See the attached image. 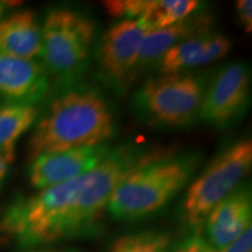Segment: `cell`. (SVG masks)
I'll return each mask as SVG.
<instances>
[{
	"label": "cell",
	"mask_w": 252,
	"mask_h": 252,
	"mask_svg": "<svg viewBox=\"0 0 252 252\" xmlns=\"http://www.w3.org/2000/svg\"><path fill=\"white\" fill-rule=\"evenodd\" d=\"M251 93V71L247 63L222 67L206 86L200 119L219 130L236 124L247 112Z\"/></svg>",
	"instance_id": "7"
},
{
	"label": "cell",
	"mask_w": 252,
	"mask_h": 252,
	"mask_svg": "<svg viewBox=\"0 0 252 252\" xmlns=\"http://www.w3.org/2000/svg\"><path fill=\"white\" fill-rule=\"evenodd\" d=\"M111 150L106 144L42 154L31 161L28 180L34 188L37 189L64 184L87 174L99 166Z\"/></svg>",
	"instance_id": "9"
},
{
	"label": "cell",
	"mask_w": 252,
	"mask_h": 252,
	"mask_svg": "<svg viewBox=\"0 0 252 252\" xmlns=\"http://www.w3.org/2000/svg\"><path fill=\"white\" fill-rule=\"evenodd\" d=\"M207 82L200 75L178 72L150 78L132 98L135 115L159 128H184L200 119Z\"/></svg>",
	"instance_id": "4"
},
{
	"label": "cell",
	"mask_w": 252,
	"mask_h": 252,
	"mask_svg": "<svg viewBox=\"0 0 252 252\" xmlns=\"http://www.w3.org/2000/svg\"><path fill=\"white\" fill-rule=\"evenodd\" d=\"M172 252H217V250L208 243L207 239L198 235H194L185 239L178 248L172 250Z\"/></svg>",
	"instance_id": "19"
},
{
	"label": "cell",
	"mask_w": 252,
	"mask_h": 252,
	"mask_svg": "<svg viewBox=\"0 0 252 252\" xmlns=\"http://www.w3.org/2000/svg\"><path fill=\"white\" fill-rule=\"evenodd\" d=\"M11 165H12L11 162L7 161V160H6L2 156H0V186H1V184L6 179V176H7L9 166Z\"/></svg>",
	"instance_id": "22"
},
{
	"label": "cell",
	"mask_w": 252,
	"mask_h": 252,
	"mask_svg": "<svg viewBox=\"0 0 252 252\" xmlns=\"http://www.w3.org/2000/svg\"><path fill=\"white\" fill-rule=\"evenodd\" d=\"M64 86L34 124L30 162L42 154L106 145L115 135V112L98 90L74 82Z\"/></svg>",
	"instance_id": "2"
},
{
	"label": "cell",
	"mask_w": 252,
	"mask_h": 252,
	"mask_svg": "<svg viewBox=\"0 0 252 252\" xmlns=\"http://www.w3.org/2000/svg\"><path fill=\"white\" fill-rule=\"evenodd\" d=\"M251 167V139L236 140L223 147L189 185L181 208L186 228L198 235L210 212L243 184Z\"/></svg>",
	"instance_id": "5"
},
{
	"label": "cell",
	"mask_w": 252,
	"mask_h": 252,
	"mask_svg": "<svg viewBox=\"0 0 252 252\" xmlns=\"http://www.w3.org/2000/svg\"><path fill=\"white\" fill-rule=\"evenodd\" d=\"M108 252H172V241L165 232L147 230L116 238Z\"/></svg>",
	"instance_id": "17"
},
{
	"label": "cell",
	"mask_w": 252,
	"mask_h": 252,
	"mask_svg": "<svg viewBox=\"0 0 252 252\" xmlns=\"http://www.w3.org/2000/svg\"><path fill=\"white\" fill-rule=\"evenodd\" d=\"M210 34V31L201 32L169 48L157 64L160 74H178L197 68L198 59Z\"/></svg>",
	"instance_id": "16"
},
{
	"label": "cell",
	"mask_w": 252,
	"mask_h": 252,
	"mask_svg": "<svg viewBox=\"0 0 252 252\" xmlns=\"http://www.w3.org/2000/svg\"><path fill=\"white\" fill-rule=\"evenodd\" d=\"M4 9H5V2L0 1V18H1L2 13H4Z\"/></svg>",
	"instance_id": "24"
},
{
	"label": "cell",
	"mask_w": 252,
	"mask_h": 252,
	"mask_svg": "<svg viewBox=\"0 0 252 252\" xmlns=\"http://www.w3.org/2000/svg\"><path fill=\"white\" fill-rule=\"evenodd\" d=\"M42 26V64L48 74L69 84L86 68L96 34L88 15L67 7L47 12Z\"/></svg>",
	"instance_id": "6"
},
{
	"label": "cell",
	"mask_w": 252,
	"mask_h": 252,
	"mask_svg": "<svg viewBox=\"0 0 252 252\" xmlns=\"http://www.w3.org/2000/svg\"><path fill=\"white\" fill-rule=\"evenodd\" d=\"M48 71L36 60L0 53V99L6 104L36 105L48 94Z\"/></svg>",
	"instance_id": "10"
},
{
	"label": "cell",
	"mask_w": 252,
	"mask_h": 252,
	"mask_svg": "<svg viewBox=\"0 0 252 252\" xmlns=\"http://www.w3.org/2000/svg\"><path fill=\"white\" fill-rule=\"evenodd\" d=\"M103 6L111 17L138 19L153 31L186 20L201 5L196 0H108Z\"/></svg>",
	"instance_id": "12"
},
{
	"label": "cell",
	"mask_w": 252,
	"mask_h": 252,
	"mask_svg": "<svg viewBox=\"0 0 252 252\" xmlns=\"http://www.w3.org/2000/svg\"><path fill=\"white\" fill-rule=\"evenodd\" d=\"M251 187L243 182L208 215L203 225L208 243L216 250L226 247L251 226Z\"/></svg>",
	"instance_id": "11"
},
{
	"label": "cell",
	"mask_w": 252,
	"mask_h": 252,
	"mask_svg": "<svg viewBox=\"0 0 252 252\" xmlns=\"http://www.w3.org/2000/svg\"><path fill=\"white\" fill-rule=\"evenodd\" d=\"M147 32L149 28L138 19H122L104 33L98 64L106 83L118 89L133 78L141 41Z\"/></svg>",
	"instance_id": "8"
},
{
	"label": "cell",
	"mask_w": 252,
	"mask_h": 252,
	"mask_svg": "<svg viewBox=\"0 0 252 252\" xmlns=\"http://www.w3.org/2000/svg\"><path fill=\"white\" fill-rule=\"evenodd\" d=\"M0 53L35 60L42 55V26L35 12L24 9L0 20Z\"/></svg>",
	"instance_id": "13"
},
{
	"label": "cell",
	"mask_w": 252,
	"mask_h": 252,
	"mask_svg": "<svg viewBox=\"0 0 252 252\" xmlns=\"http://www.w3.org/2000/svg\"><path fill=\"white\" fill-rule=\"evenodd\" d=\"M236 14L245 33L252 32V1L251 0H238L236 1Z\"/></svg>",
	"instance_id": "21"
},
{
	"label": "cell",
	"mask_w": 252,
	"mask_h": 252,
	"mask_svg": "<svg viewBox=\"0 0 252 252\" xmlns=\"http://www.w3.org/2000/svg\"><path fill=\"white\" fill-rule=\"evenodd\" d=\"M198 163V154L154 152L117 185L110 197L109 213L119 220L154 215L190 184Z\"/></svg>",
	"instance_id": "3"
},
{
	"label": "cell",
	"mask_w": 252,
	"mask_h": 252,
	"mask_svg": "<svg viewBox=\"0 0 252 252\" xmlns=\"http://www.w3.org/2000/svg\"><path fill=\"white\" fill-rule=\"evenodd\" d=\"M217 252H252V229L251 226L239 235L235 241L229 243Z\"/></svg>",
	"instance_id": "20"
},
{
	"label": "cell",
	"mask_w": 252,
	"mask_h": 252,
	"mask_svg": "<svg viewBox=\"0 0 252 252\" xmlns=\"http://www.w3.org/2000/svg\"><path fill=\"white\" fill-rule=\"evenodd\" d=\"M230 49H231V41H230L229 37L222 35V34H215L212 32V34L208 37L206 45L203 47L200 59H198L197 68L225 58L230 53Z\"/></svg>",
	"instance_id": "18"
},
{
	"label": "cell",
	"mask_w": 252,
	"mask_h": 252,
	"mask_svg": "<svg viewBox=\"0 0 252 252\" xmlns=\"http://www.w3.org/2000/svg\"><path fill=\"white\" fill-rule=\"evenodd\" d=\"M37 117V105L5 104L0 106V156L11 163L14 162L18 140L35 124Z\"/></svg>",
	"instance_id": "15"
},
{
	"label": "cell",
	"mask_w": 252,
	"mask_h": 252,
	"mask_svg": "<svg viewBox=\"0 0 252 252\" xmlns=\"http://www.w3.org/2000/svg\"><path fill=\"white\" fill-rule=\"evenodd\" d=\"M89 180L90 172L15 200L0 217V244L33 248L98 232L82 201Z\"/></svg>",
	"instance_id": "1"
},
{
	"label": "cell",
	"mask_w": 252,
	"mask_h": 252,
	"mask_svg": "<svg viewBox=\"0 0 252 252\" xmlns=\"http://www.w3.org/2000/svg\"><path fill=\"white\" fill-rule=\"evenodd\" d=\"M209 25V19L203 17H189L186 20L179 21L172 26L147 32L143 41H141L133 77L137 72L153 67L154 64L157 65L162 55L176 43L181 42V41L188 39L195 34L201 33V32L209 31L208 30Z\"/></svg>",
	"instance_id": "14"
},
{
	"label": "cell",
	"mask_w": 252,
	"mask_h": 252,
	"mask_svg": "<svg viewBox=\"0 0 252 252\" xmlns=\"http://www.w3.org/2000/svg\"><path fill=\"white\" fill-rule=\"evenodd\" d=\"M24 252H75L70 250V249H53V248H46V249H31V250L24 251Z\"/></svg>",
	"instance_id": "23"
}]
</instances>
